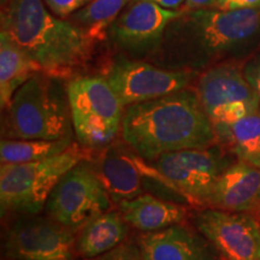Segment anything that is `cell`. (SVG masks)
Returning <instances> with one entry per match:
<instances>
[{
    "label": "cell",
    "instance_id": "obj_1",
    "mask_svg": "<svg viewBox=\"0 0 260 260\" xmlns=\"http://www.w3.org/2000/svg\"><path fill=\"white\" fill-rule=\"evenodd\" d=\"M260 47V10L183 11L147 61L200 75L230 61H246Z\"/></svg>",
    "mask_w": 260,
    "mask_h": 260
},
{
    "label": "cell",
    "instance_id": "obj_2",
    "mask_svg": "<svg viewBox=\"0 0 260 260\" xmlns=\"http://www.w3.org/2000/svg\"><path fill=\"white\" fill-rule=\"evenodd\" d=\"M121 138L149 162L171 152L216 145L217 135L195 89L126 106Z\"/></svg>",
    "mask_w": 260,
    "mask_h": 260
},
{
    "label": "cell",
    "instance_id": "obj_3",
    "mask_svg": "<svg viewBox=\"0 0 260 260\" xmlns=\"http://www.w3.org/2000/svg\"><path fill=\"white\" fill-rule=\"evenodd\" d=\"M2 31L42 73L71 80L92 56L94 42L69 19L54 16L44 0H9L2 5Z\"/></svg>",
    "mask_w": 260,
    "mask_h": 260
},
{
    "label": "cell",
    "instance_id": "obj_4",
    "mask_svg": "<svg viewBox=\"0 0 260 260\" xmlns=\"http://www.w3.org/2000/svg\"><path fill=\"white\" fill-rule=\"evenodd\" d=\"M68 81L35 74L15 93L2 119V138L59 140L74 138Z\"/></svg>",
    "mask_w": 260,
    "mask_h": 260
},
{
    "label": "cell",
    "instance_id": "obj_5",
    "mask_svg": "<svg viewBox=\"0 0 260 260\" xmlns=\"http://www.w3.org/2000/svg\"><path fill=\"white\" fill-rule=\"evenodd\" d=\"M92 152L74 144L67 152L45 160L0 167L2 217L39 214L61 177Z\"/></svg>",
    "mask_w": 260,
    "mask_h": 260
},
{
    "label": "cell",
    "instance_id": "obj_6",
    "mask_svg": "<svg viewBox=\"0 0 260 260\" xmlns=\"http://www.w3.org/2000/svg\"><path fill=\"white\" fill-rule=\"evenodd\" d=\"M75 138L89 152L99 151L121 134L125 107L104 76H77L68 81Z\"/></svg>",
    "mask_w": 260,
    "mask_h": 260
},
{
    "label": "cell",
    "instance_id": "obj_7",
    "mask_svg": "<svg viewBox=\"0 0 260 260\" xmlns=\"http://www.w3.org/2000/svg\"><path fill=\"white\" fill-rule=\"evenodd\" d=\"M235 161L234 155L217 142L210 147L167 153L152 164L177 198L189 204L207 205L223 172Z\"/></svg>",
    "mask_w": 260,
    "mask_h": 260
},
{
    "label": "cell",
    "instance_id": "obj_8",
    "mask_svg": "<svg viewBox=\"0 0 260 260\" xmlns=\"http://www.w3.org/2000/svg\"><path fill=\"white\" fill-rule=\"evenodd\" d=\"M89 158L60 178L45 206L46 216L73 233L81 232L90 220L110 211L112 205Z\"/></svg>",
    "mask_w": 260,
    "mask_h": 260
},
{
    "label": "cell",
    "instance_id": "obj_9",
    "mask_svg": "<svg viewBox=\"0 0 260 260\" xmlns=\"http://www.w3.org/2000/svg\"><path fill=\"white\" fill-rule=\"evenodd\" d=\"M245 61H230L201 73L195 92L213 126L230 124L260 112L258 99L243 73Z\"/></svg>",
    "mask_w": 260,
    "mask_h": 260
},
{
    "label": "cell",
    "instance_id": "obj_10",
    "mask_svg": "<svg viewBox=\"0 0 260 260\" xmlns=\"http://www.w3.org/2000/svg\"><path fill=\"white\" fill-rule=\"evenodd\" d=\"M103 76L126 107L189 88L199 75L118 56L107 67Z\"/></svg>",
    "mask_w": 260,
    "mask_h": 260
},
{
    "label": "cell",
    "instance_id": "obj_11",
    "mask_svg": "<svg viewBox=\"0 0 260 260\" xmlns=\"http://www.w3.org/2000/svg\"><path fill=\"white\" fill-rule=\"evenodd\" d=\"M95 152V157L89 159L112 203L134 199L146 193V188L175 195L153 164L136 154L123 140Z\"/></svg>",
    "mask_w": 260,
    "mask_h": 260
},
{
    "label": "cell",
    "instance_id": "obj_12",
    "mask_svg": "<svg viewBox=\"0 0 260 260\" xmlns=\"http://www.w3.org/2000/svg\"><path fill=\"white\" fill-rule=\"evenodd\" d=\"M182 12L147 0H133L110 27L107 40L121 56L148 60L161 46L168 25Z\"/></svg>",
    "mask_w": 260,
    "mask_h": 260
},
{
    "label": "cell",
    "instance_id": "obj_13",
    "mask_svg": "<svg viewBox=\"0 0 260 260\" xmlns=\"http://www.w3.org/2000/svg\"><path fill=\"white\" fill-rule=\"evenodd\" d=\"M76 237L48 216H19L4 234V254L12 260H75Z\"/></svg>",
    "mask_w": 260,
    "mask_h": 260
},
{
    "label": "cell",
    "instance_id": "obj_14",
    "mask_svg": "<svg viewBox=\"0 0 260 260\" xmlns=\"http://www.w3.org/2000/svg\"><path fill=\"white\" fill-rule=\"evenodd\" d=\"M193 223L226 260H260V224L252 214L209 207Z\"/></svg>",
    "mask_w": 260,
    "mask_h": 260
},
{
    "label": "cell",
    "instance_id": "obj_15",
    "mask_svg": "<svg viewBox=\"0 0 260 260\" xmlns=\"http://www.w3.org/2000/svg\"><path fill=\"white\" fill-rule=\"evenodd\" d=\"M146 260H222L223 256L198 230L182 224L138 237Z\"/></svg>",
    "mask_w": 260,
    "mask_h": 260
},
{
    "label": "cell",
    "instance_id": "obj_16",
    "mask_svg": "<svg viewBox=\"0 0 260 260\" xmlns=\"http://www.w3.org/2000/svg\"><path fill=\"white\" fill-rule=\"evenodd\" d=\"M206 206L230 212H260V168L236 160L223 172Z\"/></svg>",
    "mask_w": 260,
    "mask_h": 260
},
{
    "label": "cell",
    "instance_id": "obj_17",
    "mask_svg": "<svg viewBox=\"0 0 260 260\" xmlns=\"http://www.w3.org/2000/svg\"><path fill=\"white\" fill-rule=\"evenodd\" d=\"M125 222L142 233H153L181 224L186 218L187 209L180 204L152 193H144L134 199L118 204Z\"/></svg>",
    "mask_w": 260,
    "mask_h": 260
},
{
    "label": "cell",
    "instance_id": "obj_18",
    "mask_svg": "<svg viewBox=\"0 0 260 260\" xmlns=\"http://www.w3.org/2000/svg\"><path fill=\"white\" fill-rule=\"evenodd\" d=\"M129 226L119 211H107L82 228L76 240V253L86 260L99 258L124 242Z\"/></svg>",
    "mask_w": 260,
    "mask_h": 260
},
{
    "label": "cell",
    "instance_id": "obj_19",
    "mask_svg": "<svg viewBox=\"0 0 260 260\" xmlns=\"http://www.w3.org/2000/svg\"><path fill=\"white\" fill-rule=\"evenodd\" d=\"M40 71V67L8 32L0 31V105L3 111L10 105L15 93Z\"/></svg>",
    "mask_w": 260,
    "mask_h": 260
},
{
    "label": "cell",
    "instance_id": "obj_20",
    "mask_svg": "<svg viewBox=\"0 0 260 260\" xmlns=\"http://www.w3.org/2000/svg\"><path fill=\"white\" fill-rule=\"evenodd\" d=\"M217 141L236 160L260 168V112L230 123L214 125Z\"/></svg>",
    "mask_w": 260,
    "mask_h": 260
},
{
    "label": "cell",
    "instance_id": "obj_21",
    "mask_svg": "<svg viewBox=\"0 0 260 260\" xmlns=\"http://www.w3.org/2000/svg\"><path fill=\"white\" fill-rule=\"evenodd\" d=\"M75 144L74 138L59 140H11L2 139V164H25L45 160L67 152Z\"/></svg>",
    "mask_w": 260,
    "mask_h": 260
},
{
    "label": "cell",
    "instance_id": "obj_22",
    "mask_svg": "<svg viewBox=\"0 0 260 260\" xmlns=\"http://www.w3.org/2000/svg\"><path fill=\"white\" fill-rule=\"evenodd\" d=\"M130 2L133 0H92L71 15L69 21L93 42H100L107 39L110 27Z\"/></svg>",
    "mask_w": 260,
    "mask_h": 260
},
{
    "label": "cell",
    "instance_id": "obj_23",
    "mask_svg": "<svg viewBox=\"0 0 260 260\" xmlns=\"http://www.w3.org/2000/svg\"><path fill=\"white\" fill-rule=\"evenodd\" d=\"M90 2L92 0H44L52 14L63 19L70 17Z\"/></svg>",
    "mask_w": 260,
    "mask_h": 260
},
{
    "label": "cell",
    "instance_id": "obj_24",
    "mask_svg": "<svg viewBox=\"0 0 260 260\" xmlns=\"http://www.w3.org/2000/svg\"><path fill=\"white\" fill-rule=\"evenodd\" d=\"M93 260H146L138 243L123 242L111 252Z\"/></svg>",
    "mask_w": 260,
    "mask_h": 260
},
{
    "label": "cell",
    "instance_id": "obj_25",
    "mask_svg": "<svg viewBox=\"0 0 260 260\" xmlns=\"http://www.w3.org/2000/svg\"><path fill=\"white\" fill-rule=\"evenodd\" d=\"M243 73L254 90L260 107V47L243 64Z\"/></svg>",
    "mask_w": 260,
    "mask_h": 260
},
{
    "label": "cell",
    "instance_id": "obj_26",
    "mask_svg": "<svg viewBox=\"0 0 260 260\" xmlns=\"http://www.w3.org/2000/svg\"><path fill=\"white\" fill-rule=\"evenodd\" d=\"M219 10H260V0H218Z\"/></svg>",
    "mask_w": 260,
    "mask_h": 260
},
{
    "label": "cell",
    "instance_id": "obj_27",
    "mask_svg": "<svg viewBox=\"0 0 260 260\" xmlns=\"http://www.w3.org/2000/svg\"><path fill=\"white\" fill-rule=\"evenodd\" d=\"M218 0H186L182 11H194V10L216 9Z\"/></svg>",
    "mask_w": 260,
    "mask_h": 260
},
{
    "label": "cell",
    "instance_id": "obj_28",
    "mask_svg": "<svg viewBox=\"0 0 260 260\" xmlns=\"http://www.w3.org/2000/svg\"><path fill=\"white\" fill-rule=\"evenodd\" d=\"M147 2L154 3L162 9L171 10V11H182L186 0H147Z\"/></svg>",
    "mask_w": 260,
    "mask_h": 260
},
{
    "label": "cell",
    "instance_id": "obj_29",
    "mask_svg": "<svg viewBox=\"0 0 260 260\" xmlns=\"http://www.w3.org/2000/svg\"><path fill=\"white\" fill-rule=\"evenodd\" d=\"M9 0H2V5H4V4H6V3H8Z\"/></svg>",
    "mask_w": 260,
    "mask_h": 260
}]
</instances>
